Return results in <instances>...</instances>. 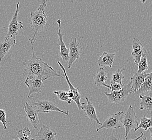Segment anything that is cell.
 <instances>
[{
  "mask_svg": "<svg viewBox=\"0 0 152 140\" xmlns=\"http://www.w3.org/2000/svg\"><path fill=\"white\" fill-rule=\"evenodd\" d=\"M33 44H31L32 58L23 62L24 65V76L26 78L28 77H37L43 82L52 77H59L64 78V76L58 74L53 69V67L36 56Z\"/></svg>",
  "mask_w": 152,
  "mask_h": 140,
  "instance_id": "obj_1",
  "label": "cell"
},
{
  "mask_svg": "<svg viewBox=\"0 0 152 140\" xmlns=\"http://www.w3.org/2000/svg\"><path fill=\"white\" fill-rule=\"evenodd\" d=\"M47 6L46 1L43 0L41 5L35 12L30 13V24L33 32L32 38H29L31 44H34L36 35L44 30L47 23V14L45 12V8Z\"/></svg>",
  "mask_w": 152,
  "mask_h": 140,
  "instance_id": "obj_2",
  "label": "cell"
},
{
  "mask_svg": "<svg viewBox=\"0 0 152 140\" xmlns=\"http://www.w3.org/2000/svg\"><path fill=\"white\" fill-rule=\"evenodd\" d=\"M122 125L125 129V140H127V136L129 132L132 129H134L135 131L139 125L137 115L131 105L129 106V108L124 114L122 120Z\"/></svg>",
  "mask_w": 152,
  "mask_h": 140,
  "instance_id": "obj_3",
  "label": "cell"
},
{
  "mask_svg": "<svg viewBox=\"0 0 152 140\" xmlns=\"http://www.w3.org/2000/svg\"><path fill=\"white\" fill-rule=\"evenodd\" d=\"M104 94L107 96L109 102L115 104H120L125 100L129 94H132L131 83L129 82L127 85H124L119 91H113L110 93L105 92Z\"/></svg>",
  "mask_w": 152,
  "mask_h": 140,
  "instance_id": "obj_4",
  "label": "cell"
},
{
  "mask_svg": "<svg viewBox=\"0 0 152 140\" xmlns=\"http://www.w3.org/2000/svg\"><path fill=\"white\" fill-rule=\"evenodd\" d=\"M124 114L125 113L124 112H120L108 116L102 123V125H101V127L96 129V132L102 129L111 130L121 128L123 125L122 120Z\"/></svg>",
  "mask_w": 152,
  "mask_h": 140,
  "instance_id": "obj_5",
  "label": "cell"
},
{
  "mask_svg": "<svg viewBox=\"0 0 152 140\" xmlns=\"http://www.w3.org/2000/svg\"><path fill=\"white\" fill-rule=\"evenodd\" d=\"M33 106L37 111L41 113H50L51 112H59L68 115L69 113L68 111H63L59 108L56 105L55 102L49 100H40L37 102L32 104Z\"/></svg>",
  "mask_w": 152,
  "mask_h": 140,
  "instance_id": "obj_6",
  "label": "cell"
},
{
  "mask_svg": "<svg viewBox=\"0 0 152 140\" xmlns=\"http://www.w3.org/2000/svg\"><path fill=\"white\" fill-rule=\"evenodd\" d=\"M20 2H18L16 5V10L12 20L10 21L8 28V32L6 37H14L16 38V36L18 34L19 31L23 28V24L22 22H18V15L19 13V6Z\"/></svg>",
  "mask_w": 152,
  "mask_h": 140,
  "instance_id": "obj_7",
  "label": "cell"
},
{
  "mask_svg": "<svg viewBox=\"0 0 152 140\" xmlns=\"http://www.w3.org/2000/svg\"><path fill=\"white\" fill-rule=\"evenodd\" d=\"M24 110L26 114V120L29 122L34 128L38 129V124L40 122L38 117L39 112L31 105L28 102V100L25 101Z\"/></svg>",
  "mask_w": 152,
  "mask_h": 140,
  "instance_id": "obj_8",
  "label": "cell"
},
{
  "mask_svg": "<svg viewBox=\"0 0 152 140\" xmlns=\"http://www.w3.org/2000/svg\"><path fill=\"white\" fill-rule=\"evenodd\" d=\"M24 83L29 89V94L26 100L29 99L33 94L41 92L44 88L43 81L37 77L26 78Z\"/></svg>",
  "mask_w": 152,
  "mask_h": 140,
  "instance_id": "obj_9",
  "label": "cell"
},
{
  "mask_svg": "<svg viewBox=\"0 0 152 140\" xmlns=\"http://www.w3.org/2000/svg\"><path fill=\"white\" fill-rule=\"evenodd\" d=\"M83 47H80L79 42H77V38H71L69 44V61H68V68L70 69L73 63L78 59L80 56V50Z\"/></svg>",
  "mask_w": 152,
  "mask_h": 140,
  "instance_id": "obj_10",
  "label": "cell"
},
{
  "mask_svg": "<svg viewBox=\"0 0 152 140\" xmlns=\"http://www.w3.org/2000/svg\"><path fill=\"white\" fill-rule=\"evenodd\" d=\"M57 63H58L59 66H60V67L61 68L62 70H63V71L64 78L66 80V82H67V84H68L69 86V88H70L69 92L73 94V97L72 98V100L74 101V102L76 103L78 108L79 109H81V104H82V103H80V99H83L82 98L81 94L79 92V90H78L79 88H75L73 86V85H72V84L71 83V82L69 80V77L67 76V73H66V70H65V69L63 66V65L61 64V63L60 61H58Z\"/></svg>",
  "mask_w": 152,
  "mask_h": 140,
  "instance_id": "obj_11",
  "label": "cell"
},
{
  "mask_svg": "<svg viewBox=\"0 0 152 140\" xmlns=\"http://www.w3.org/2000/svg\"><path fill=\"white\" fill-rule=\"evenodd\" d=\"M57 23L58 24V33H57V35L58 36L57 44L59 47H60L59 55L63 61L66 63H68V61H69V49H68L66 47L63 41V35L61 34V20H57Z\"/></svg>",
  "mask_w": 152,
  "mask_h": 140,
  "instance_id": "obj_12",
  "label": "cell"
},
{
  "mask_svg": "<svg viewBox=\"0 0 152 140\" xmlns=\"http://www.w3.org/2000/svg\"><path fill=\"white\" fill-rule=\"evenodd\" d=\"M145 53H146V50L140 41L137 38H134L132 43L131 54L135 64L137 65L140 63L142 56Z\"/></svg>",
  "mask_w": 152,
  "mask_h": 140,
  "instance_id": "obj_13",
  "label": "cell"
},
{
  "mask_svg": "<svg viewBox=\"0 0 152 140\" xmlns=\"http://www.w3.org/2000/svg\"><path fill=\"white\" fill-rule=\"evenodd\" d=\"M85 99L87 101L88 104H85V103H82L81 104V109H83L85 112L86 117L92 121H94L99 125H102V123L100 122L98 117L96 115V110L94 104L91 103V101L88 99V97H85Z\"/></svg>",
  "mask_w": 152,
  "mask_h": 140,
  "instance_id": "obj_14",
  "label": "cell"
},
{
  "mask_svg": "<svg viewBox=\"0 0 152 140\" xmlns=\"http://www.w3.org/2000/svg\"><path fill=\"white\" fill-rule=\"evenodd\" d=\"M16 44V38L6 37L5 40L0 42V63L6 55L8 53L12 47Z\"/></svg>",
  "mask_w": 152,
  "mask_h": 140,
  "instance_id": "obj_15",
  "label": "cell"
},
{
  "mask_svg": "<svg viewBox=\"0 0 152 140\" xmlns=\"http://www.w3.org/2000/svg\"><path fill=\"white\" fill-rule=\"evenodd\" d=\"M94 83L96 86H104L110 89V86L107 85L106 82L108 79L107 74L104 67H100L96 73L94 75Z\"/></svg>",
  "mask_w": 152,
  "mask_h": 140,
  "instance_id": "obj_16",
  "label": "cell"
},
{
  "mask_svg": "<svg viewBox=\"0 0 152 140\" xmlns=\"http://www.w3.org/2000/svg\"><path fill=\"white\" fill-rule=\"evenodd\" d=\"M148 73H139L136 72L133 76L131 78V83L132 88V93H136V92L139 90L142 85L147 76Z\"/></svg>",
  "mask_w": 152,
  "mask_h": 140,
  "instance_id": "obj_17",
  "label": "cell"
},
{
  "mask_svg": "<svg viewBox=\"0 0 152 140\" xmlns=\"http://www.w3.org/2000/svg\"><path fill=\"white\" fill-rule=\"evenodd\" d=\"M56 131L51 127L43 125L38 131L36 136H38L41 140H56Z\"/></svg>",
  "mask_w": 152,
  "mask_h": 140,
  "instance_id": "obj_18",
  "label": "cell"
},
{
  "mask_svg": "<svg viewBox=\"0 0 152 140\" xmlns=\"http://www.w3.org/2000/svg\"><path fill=\"white\" fill-rule=\"evenodd\" d=\"M141 99L140 109L141 110L146 109L152 111V91L147 92L143 94L139 95Z\"/></svg>",
  "mask_w": 152,
  "mask_h": 140,
  "instance_id": "obj_19",
  "label": "cell"
},
{
  "mask_svg": "<svg viewBox=\"0 0 152 140\" xmlns=\"http://www.w3.org/2000/svg\"><path fill=\"white\" fill-rule=\"evenodd\" d=\"M115 53H109L104 52L98 61V64L102 67L109 66L112 68L115 58Z\"/></svg>",
  "mask_w": 152,
  "mask_h": 140,
  "instance_id": "obj_20",
  "label": "cell"
},
{
  "mask_svg": "<svg viewBox=\"0 0 152 140\" xmlns=\"http://www.w3.org/2000/svg\"><path fill=\"white\" fill-rule=\"evenodd\" d=\"M149 91H152V72L151 73H148V76L145 79L143 84L136 93L140 95Z\"/></svg>",
  "mask_w": 152,
  "mask_h": 140,
  "instance_id": "obj_21",
  "label": "cell"
},
{
  "mask_svg": "<svg viewBox=\"0 0 152 140\" xmlns=\"http://www.w3.org/2000/svg\"><path fill=\"white\" fill-rule=\"evenodd\" d=\"M151 128H152V118H147L145 116H143L141 119L140 123L139 124L137 128L135 130V131H137L139 129H142L145 131H147Z\"/></svg>",
  "mask_w": 152,
  "mask_h": 140,
  "instance_id": "obj_22",
  "label": "cell"
},
{
  "mask_svg": "<svg viewBox=\"0 0 152 140\" xmlns=\"http://www.w3.org/2000/svg\"><path fill=\"white\" fill-rule=\"evenodd\" d=\"M124 70H126V69H118L115 72H113V73L112 74V76L111 84V83H118L120 85L124 86L123 82H122V80L124 78V76L123 75L122 72Z\"/></svg>",
  "mask_w": 152,
  "mask_h": 140,
  "instance_id": "obj_23",
  "label": "cell"
},
{
  "mask_svg": "<svg viewBox=\"0 0 152 140\" xmlns=\"http://www.w3.org/2000/svg\"><path fill=\"white\" fill-rule=\"evenodd\" d=\"M17 136L19 140H32L31 133L29 128L26 127L23 129L18 131Z\"/></svg>",
  "mask_w": 152,
  "mask_h": 140,
  "instance_id": "obj_24",
  "label": "cell"
},
{
  "mask_svg": "<svg viewBox=\"0 0 152 140\" xmlns=\"http://www.w3.org/2000/svg\"><path fill=\"white\" fill-rule=\"evenodd\" d=\"M138 67L137 73H144L145 71L148 70V66L147 63V60L146 53H144L141 58L140 63L137 65Z\"/></svg>",
  "mask_w": 152,
  "mask_h": 140,
  "instance_id": "obj_25",
  "label": "cell"
},
{
  "mask_svg": "<svg viewBox=\"0 0 152 140\" xmlns=\"http://www.w3.org/2000/svg\"><path fill=\"white\" fill-rule=\"evenodd\" d=\"M53 93L57 96L59 99L63 101L67 102L68 105H70L72 100L69 98V92L64 90H55L53 92Z\"/></svg>",
  "mask_w": 152,
  "mask_h": 140,
  "instance_id": "obj_26",
  "label": "cell"
},
{
  "mask_svg": "<svg viewBox=\"0 0 152 140\" xmlns=\"http://www.w3.org/2000/svg\"><path fill=\"white\" fill-rule=\"evenodd\" d=\"M0 122L2 123L4 129H7V121H6V113L4 109H0Z\"/></svg>",
  "mask_w": 152,
  "mask_h": 140,
  "instance_id": "obj_27",
  "label": "cell"
},
{
  "mask_svg": "<svg viewBox=\"0 0 152 140\" xmlns=\"http://www.w3.org/2000/svg\"><path fill=\"white\" fill-rule=\"evenodd\" d=\"M124 86L120 85L118 83H111L110 85V90H111V92L113 91H119L122 89Z\"/></svg>",
  "mask_w": 152,
  "mask_h": 140,
  "instance_id": "obj_28",
  "label": "cell"
},
{
  "mask_svg": "<svg viewBox=\"0 0 152 140\" xmlns=\"http://www.w3.org/2000/svg\"><path fill=\"white\" fill-rule=\"evenodd\" d=\"M141 134L140 136H139V137H137V138H135V139H131V140H139V139H142V137L143 136V135H144V134H143L142 132H141ZM112 140H120V139H118L117 138L115 137H113V139H112Z\"/></svg>",
  "mask_w": 152,
  "mask_h": 140,
  "instance_id": "obj_29",
  "label": "cell"
},
{
  "mask_svg": "<svg viewBox=\"0 0 152 140\" xmlns=\"http://www.w3.org/2000/svg\"><path fill=\"white\" fill-rule=\"evenodd\" d=\"M150 135H151V140H152V128L149 129Z\"/></svg>",
  "mask_w": 152,
  "mask_h": 140,
  "instance_id": "obj_30",
  "label": "cell"
},
{
  "mask_svg": "<svg viewBox=\"0 0 152 140\" xmlns=\"http://www.w3.org/2000/svg\"><path fill=\"white\" fill-rule=\"evenodd\" d=\"M142 140H147V139H145V138H142Z\"/></svg>",
  "mask_w": 152,
  "mask_h": 140,
  "instance_id": "obj_31",
  "label": "cell"
},
{
  "mask_svg": "<svg viewBox=\"0 0 152 140\" xmlns=\"http://www.w3.org/2000/svg\"><path fill=\"white\" fill-rule=\"evenodd\" d=\"M151 117H152V112H151Z\"/></svg>",
  "mask_w": 152,
  "mask_h": 140,
  "instance_id": "obj_32",
  "label": "cell"
},
{
  "mask_svg": "<svg viewBox=\"0 0 152 140\" xmlns=\"http://www.w3.org/2000/svg\"><path fill=\"white\" fill-rule=\"evenodd\" d=\"M32 140H35V139H32Z\"/></svg>",
  "mask_w": 152,
  "mask_h": 140,
  "instance_id": "obj_33",
  "label": "cell"
},
{
  "mask_svg": "<svg viewBox=\"0 0 152 140\" xmlns=\"http://www.w3.org/2000/svg\"></svg>",
  "mask_w": 152,
  "mask_h": 140,
  "instance_id": "obj_34",
  "label": "cell"
}]
</instances>
